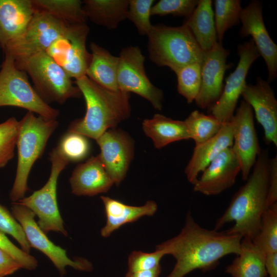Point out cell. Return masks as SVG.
<instances>
[{"label": "cell", "instance_id": "cell-26", "mask_svg": "<svg viewBox=\"0 0 277 277\" xmlns=\"http://www.w3.org/2000/svg\"><path fill=\"white\" fill-rule=\"evenodd\" d=\"M212 6L211 0H199L195 9L184 23L204 52L210 50L217 42Z\"/></svg>", "mask_w": 277, "mask_h": 277}, {"label": "cell", "instance_id": "cell-3", "mask_svg": "<svg viewBox=\"0 0 277 277\" xmlns=\"http://www.w3.org/2000/svg\"><path fill=\"white\" fill-rule=\"evenodd\" d=\"M74 83L85 99L86 111L84 117L71 123L68 131L96 140L130 116L129 93L104 88L86 75L75 80Z\"/></svg>", "mask_w": 277, "mask_h": 277}, {"label": "cell", "instance_id": "cell-43", "mask_svg": "<svg viewBox=\"0 0 277 277\" xmlns=\"http://www.w3.org/2000/svg\"><path fill=\"white\" fill-rule=\"evenodd\" d=\"M265 267L269 277H277V252L265 255Z\"/></svg>", "mask_w": 277, "mask_h": 277}, {"label": "cell", "instance_id": "cell-2", "mask_svg": "<svg viewBox=\"0 0 277 277\" xmlns=\"http://www.w3.org/2000/svg\"><path fill=\"white\" fill-rule=\"evenodd\" d=\"M269 160L268 150H262L246 183L234 193L214 229L219 230L234 221V225L226 230L228 232L251 240L256 235L263 214L268 208Z\"/></svg>", "mask_w": 277, "mask_h": 277}, {"label": "cell", "instance_id": "cell-34", "mask_svg": "<svg viewBox=\"0 0 277 277\" xmlns=\"http://www.w3.org/2000/svg\"><path fill=\"white\" fill-rule=\"evenodd\" d=\"M56 147L69 162L83 160L90 151L88 137L70 131H67L62 136Z\"/></svg>", "mask_w": 277, "mask_h": 277}, {"label": "cell", "instance_id": "cell-11", "mask_svg": "<svg viewBox=\"0 0 277 277\" xmlns=\"http://www.w3.org/2000/svg\"><path fill=\"white\" fill-rule=\"evenodd\" d=\"M89 28L86 24H71L66 32L45 52L75 80L86 75L91 54L86 48Z\"/></svg>", "mask_w": 277, "mask_h": 277}, {"label": "cell", "instance_id": "cell-44", "mask_svg": "<svg viewBox=\"0 0 277 277\" xmlns=\"http://www.w3.org/2000/svg\"><path fill=\"white\" fill-rule=\"evenodd\" d=\"M161 272V266L157 267L146 270L138 271L135 272H127L126 277H159Z\"/></svg>", "mask_w": 277, "mask_h": 277}, {"label": "cell", "instance_id": "cell-37", "mask_svg": "<svg viewBox=\"0 0 277 277\" xmlns=\"http://www.w3.org/2000/svg\"><path fill=\"white\" fill-rule=\"evenodd\" d=\"M199 0H161L151 8V15H172L188 18L193 12Z\"/></svg>", "mask_w": 277, "mask_h": 277}, {"label": "cell", "instance_id": "cell-21", "mask_svg": "<svg viewBox=\"0 0 277 277\" xmlns=\"http://www.w3.org/2000/svg\"><path fill=\"white\" fill-rule=\"evenodd\" d=\"M35 11L32 0H0V44L3 49L24 33Z\"/></svg>", "mask_w": 277, "mask_h": 277}, {"label": "cell", "instance_id": "cell-31", "mask_svg": "<svg viewBox=\"0 0 277 277\" xmlns=\"http://www.w3.org/2000/svg\"><path fill=\"white\" fill-rule=\"evenodd\" d=\"M252 241L265 254L277 252V202L264 212L260 230Z\"/></svg>", "mask_w": 277, "mask_h": 277}, {"label": "cell", "instance_id": "cell-13", "mask_svg": "<svg viewBox=\"0 0 277 277\" xmlns=\"http://www.w3.org/2000/svg\"><path fill=\"white\" fill-rule=\"evenodd\" d=\"M11 210L13 216L22 226L30 246L48 256L61 275L65 274V268L67 266L81 271L92 269L91 263L87 260L84 259L72 260L67 256L65 249L54 244L36 223L35 215L30 209L15 202Z\"/></svg>", "mask_w": 277, "mask_h": 277}, {"label": "cell", "instance_id": "cell-30", "mask_svg": "<svg viewBox=\"0 0 277 277\" xmlns=\"http://www.w3.org/2000/svg\"><path fill=\"white\" fill-rule=\"evenodd\" d=\"M190 139L196 145L203 143L213 136L220 130L223 123L212 114H205L198 110L190 113L184 121Z\"/></svg>", "mask_w": 277, "mask_h": 277}, {"label": "cell", "instance_id": "cell-33", "mask_svg": "<svg viewBox=\"0 0 277 277\" xmlns=\"http://www.w3.org/2000/svg\"><path fill=\"white\" fill-rule=\"evenodd\" d=\"M175 73L177 77V89L188 103L195 101L201 85V64L194 63L182 67Z\"/></svg>", "mask_w": 277, "mask_h": 277}, {"label": "cell", "instance_id": "cell-17", "mask_svg": "<svg viewBox=\"0 0 277 277\" xmlns=\"http://www.w3.org/2000/svg\"><path fill=\"white\" fill-rule=\"evenodd\" d=\"M230 51L217 42L205 52L201 64V85L195 100L196 106L203 109H210L219 99L224 88L223 78L229 65L227 58Z\"/></svg>", "mask_w": 277, "mask_h": 277}, {"label": "cell", "instance_id": "cell-40", "mask_svg": "<svg viewBox=\"0 0 277 277\" xmlns=\"http://www.w3.org/2000/svg\"><path fill=\"white\" fill-rule=\"evenodd\" d=\"M0 248L6 251L25 269H34L37 266L36 259L17 247L5 235L0 232Z\"/></svg>", "mask_w": 277, "mask_h": 277}, {"label": "cell", "instance_id": "cell-5", "mask_svg": "<svg viewBox=\"0 0 277 277\" xmlns=\"http://www.w3.org/2000/svg\"><path fill=\"white\" fill-rule=\"evenodd\" d=\"M19 122L16 142L17 164L10 198L17 202L28 190L27 181L34 163L42 155L47 142L57 128L56 120L47 119L28 111Z\"/></svg>", "mask_w": 277, "mask_h": 277}, {"label": "cell", "instance_id": "cell-41", "mask_svg": "<svg viewBox=\"0 0 277 277\" xmlns=\"http://www.w3.org/2000/svg\"><path fill=\"white\" fill-rule=\"evenodd\" d=\"M277 202V156L269 160L268 207Z\"/></svg>", "mask_w": 277, "mask_h": 277}, {"label": "cell", "instance_id": "cell-39", "mask_svg": "<svg viewBox=\"0 0 277 277\" xmlns=\"http://www.w3.org/2000/svg\"><path fill=\"white\" fill-rule=\"evenodd\" d=\"M165 255L163 251L158 249L150 253L133 251L128 257V272L154 268L160 265V261Z\"/></svg>", "mask_w": 277, "mask_h": 277}, {"label": "cell", "instance_id": "cell-16", "mask_svg": "<svg viewBox=\"0 0 277 277\" xmlns=\"http://www.w3.org/2000/svg\"><path fill=\"white\" fill-rule=\"evenodd\" d=\"M239 31L242 37L251 36L256 48L267 66L268 81L270 83L277 76V46L273 42L265 26L263 17V6L258 1H252L243 8Z\"/></svg>", "mask_w": 277, "mask_h": 277}, {"label": "cell", "instance_id": "cell-6", "mask_svg": "<svg viewBox=\"0 0 277 277\" xmlns=\"http://www.w3.org/2000/svg\"><path fill=\"white\" fill-rule=\"evenodd\" d=\"M14 61L16 66L30 76L34 88L47 103L62 104L82 96L72 78L45 51Z\"/></svg>", "mask_w": 277, "mask_h": 277}, {"label": "cell", "instance_id": "cell-7", "mask_svg": "<svg viewBox=\"0 0 277 277\" xmlns=\"http://www.w3.org/2000/svg\"><path fill=\"white\" fill-rule=\"evenodd\" d=\"M3 106L22 108L47 119L56 120L60 114L58 110L42 98L29 83L27 74L6 53L0 69V107Z\"/></svg>", "mask_w": 277, "mask_h": 277}, {"label": "cell", "instance_id": "cell-18", "mask_svg": "<svg viewBox=\"0 0 277 277\" xmlns=\"http://www.w3.org/2000/svg\"><path fill=\"white\" fill-rule=\"evenodd\" d=\"M254 111L264 132L266 142L277 146V101L268 81L260 77L255 85L246 84L242 95Z\"/></svg>", "mask_w": 277, "mask_h": 277}, {"label": "cell", "instance_id": "cell-24", "mask_svg": "<svg viewBox=\"0 0 277 277\" xmlns=\"http://www.w3.org/2000/svg\"><path fill=\"white\" fill-rule=\"evenodd\" d=\"M91 57L86 75L101 87L111 91H118L117 74L118 56L111 54L98 44H90Z\"/></svg>", "mask_w": 277, "mask_h": 277}, {"label": "cell", "instance_id": "cell-8", "mask_svg": "<svg viewBox=\"0 0 277 277\" xmlns=\"http://www.w3.org/2000/svg\"><path fill=\"white\" fill-rule=\"evenodd\" d=\"M49 160L51 172L46 184L16 203L27 207L38 217L37 224L45 233L53 231L67 236L57 206L56 189L58 176L70 162L56 147L50 152Z\"/></svg>", "mask_w": 277, "mask_h": 277}, {"label": "cell", "instance_id": "cell-32", "mask_svg": "<svg viewBox=\"0 0 277 277\" xmlns=\"http://www.w3.org/2000/svg\"><path fill=\"white\" fill-rule=\"evenodd\" d=\"M240 0H215L214 22L217 42L221 43L226 31L240 23L243 8Z\"/></svg>", "mask_w": 277, "mask_h": 277}, {"label": "cell", "instance_id": "cell-15", "mask_svg": "<svg viewBox=\"0 0 277 277\" xmlns=\"http://www.w3.org/2000/svg\"><path fill=\"white\" fill-rule=\"evenodd\" d=\"M100 158L114 184L118 186L125 179L134 156V142L125 131L110 129L96 140Z\"/></svg>", "mask_w": 277, "mask_h": 277}, {"label": "cell", "instance_id": "cell-22", "mask_svg": "<svg viewBox=\"0 0 277 277\" xmlns=\"http://www.w3.org/2000/svg\"><path fill=\"white\" fill-rule=\"evenodd\" d=\"M233 143L232 127L230 122L223 123L219 132L210 140L196 145L185 169L188 181L194 185L200 173L224 150L231 147Z\"/></svg>", "mask_w": 277, "mask_h": 277}, {"label": "cell", "instance_id": "cell-14", "mask_svg": "<svg viewBox=\"0 0 277 277\" xmlns=\"http://www.w3.org/2000/svg\"><path fill=\"white\" fill-rule=\"evenodd\" d=\"M230 122L233 133L231 148L240 162L242 179L246 181L262 150L255 129L252 108L243 100Z\"/></svg>", "mask_w": 277, "mask_h": 277}, {"label": "cell", "instance_id": "cell-23", "mask_svg": "<svg viewBox=\"0 0 277 277\" xmlns=\"http://www.w3.org/2000/svg\"><path fill=\"white\" fill-rule=\"evenodd\" d=\"M106 216L105 226L101 230V235L109 237L113 232L126 224L136 221L144 216H153L157 205L153 201H148L139 206L128 205L108 196H102Z\"/></svg>", "mask_w": 277, "mask_h": 277}, {"label": "cell", "instance_id": "cell-10", "mask_svg": "<svg viewBox=\"0 0 277 277\" xmlns=\"http://www.w3.org/2000/svg\"><path fill=\"white\" fill-rule=\"evenodd\" d=\"M118 58L117 74L118 90L139 95L148 101L155 109L161 110L163 92L154 86L147 76L144 67L145 56L140 48L129 46L123 48Z\"/></svg>", "mask_w": 277, "mask_h": 277}, {"label": "cell", "instance_id": "cell-19", "mask_svg": "<svg viewBox=\"0 0 277 277\" xmlns=\"http://www.w3.org/2000/svg\"><path fill=\"white\" fill-rule=\"evenodd\" d=\"M241 172L240 162L229 147L221 152L204 170L193 185V191L206 195H215L231 188Z\"/></svg>", "mask_w": 277, "mask_h": 277}, {"label": "cell", "instance_id": "cell-1", "mask_svg": "<svg viewBox=\"0 0 277 277\" xmlns=\"http://www.w3.org/2000/svg\"><path fill=\"white\" fill-rule=\"evenodd\" d=\"M241 235L227 230L219 231L202 227L190 212L185 225L175 236L157 245L155 249L174 257L176 263L167 277H184L195 270L213 269L224 256L241 251Z\"/></svg>", "mask_w": 277, "mask_h": 277}, {"label": "cell", "instance_id": "cell-27", "mask_svg": "<svg viewBox=\"0 0 277 277\" xmlns=\"http://www.w3.org/2000/svg\"><path fill=\"white\" fill-rule=\"evenodd\" d=\"M265 254L249 239L243 238L241 251L225 272L232 277H266Z\"/></svg>", "mask_w": 277, "mask_h": 277}, {"label": "cell", "instance_id": "cell-36", "mask_svg": "<svg viewBox=\"0 0 277 277\" xmlns=\"http://www.w3.org/2000/svg\"><path fill=\"white\" fill-rule=\"evenodd\" d=\"M153 0H129L127 18L131 21L138 33L148 35L152 25L150 22Z\"/></svg>", "mask_w": 277, "mask_h": 277}, {"label": "cell", "instance_id": "cell-42", "mask_svg": "<svg viewBox=\"0 0 277 277\" xmlns=\"http://www.w3.org/2000/svg\"><path fill=\"white\" fill-rule=\"evenodd\" d=\"M22 268L11 255L0 248V277L11 275Z\"/></svg>", "mask_w": 277, "mask_h": 277}, {"label": "cell", "instance_id": "cell-35", "mask_svg": "<svg viewBox=\"0 0 277 277\" xmlns=\"http://www.w3.org/2000/svg\"><path fill=\"white\" fill-rule=\"evenodd\" d=\"M19 122L14 117L0 124V168L12 159L17 140Z\"/></svg>", "mask_w": 277, "mask_h": 277}, {"label": "cell", "instance_id": "cell-12", "mask_svg": "<svg viewBox=\"0 0 277 277\" xmlns=\"http://www.w3.org/2000/svg\"><path fill=\"white\" fill-rule=\"evenodd\" d=\"M238 54L240 59L235 70L226 78L219 99L208 109L222 123L229 122L233 116L238 100L247 84L249 69L260 56L251 39L239 45Z\"/></svg>", "mask_w": 277, "mask_h": 277}, {"label": "cell", "instance_id": "cell-4", "mask_svg": "<svg viewBox=\"0 0 277 277\" xmlns=\"http://www.w3.org/2000/svg\"><path fill=\"white\" fill-rule=\"evenodd\" d=\"M150 60L159 66H166L173 72L187 65L202 64L205 54L188 27L163 24L152 25L147 35Z\"/></svg>", "mask_w": 277, "mask_h": 277}, {"label": "cell", "instance_id": "cell-28", "mask_svg": "<svg viewBox=\"0 0 277 277\" xmlns=\"http://www.w3.org/2000/svg\"><path fill=\"white\" fill-rule=\"evenodd\" d=\"M83 3L87 18L109 29L116 28L127 18L128 0H85Z\"/></svg>", "mask_w": 277, "mask_h": 277}, {"label": "cell", "instance_id": "cell-20", "mask_svg": "<svg viewBox=\"0 0 277 277\" xmlns=\"http://www.w3.org/2000/svg\"><path fill=\"white\" fill-rule=\"evenodd\" d=\"M69 182L72 193L77 196H94L105 193L114 185L99 154L77 165Z\"/></svg>", "mask_w": 277, "mask_h": 277}, {"label": "cell", "instance_id": "cell-9", "mask_svg": "<svg viewBox=\"0 0 277 277\" xmlns=\"http://www.w3.org/2000/svg\"><path fill=\"white\" fill-rule=\"evenodd\" d=\"M71 24L36 9L24 33L6 45L4 52L16 60L45 51L66 32Z\"/></svg>", "mask_w": 277, "mask_h": 277}, {"label": "cell", "instance_id": "cell-29", "mask_svg": "<svg viewBox=\"0 0 277 277\" xmlns=\"http://www.w3.org/2000/svg\"><path fill=\"white\" fill-rule=\"evenodd\" d=\"M36 10L69 24H86L87 17L80 0H32Z\"/></svg>", "mask_w": 277, "mask_h": 277}, {"label": "cell", "instance_id": "cell-38", "mask_svg": "<svg viewBox=\"0 0 277 277\" xmlns=\"http://www.w3.org/2000/svg\"><path fill=\"white\" fill-rule=\"evenodd\" d=\"M0 232L11 235L19 244L23 251L29 253L31 247L22 226L8 209L1 205Z\"/></svg>", "mask_w": 277, "mask_h": 277}, {"label": "cell", "instance_id": "cell-25", "mask_svg": "<svg viewBox=\"0 0 277 277\" xmlns=\"http://www.w3.org/2000/svg\"><path fill=\"white\" fill-rule=\"evenodd\" d=\"M142 128L157 149L175 142L190 139L184 121L175 120L161 114H155L152 118L144 120Z\"/></svg>", "mask_w": 277, "mask_h": 277}]
</instances>
